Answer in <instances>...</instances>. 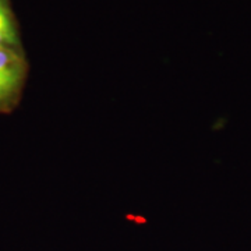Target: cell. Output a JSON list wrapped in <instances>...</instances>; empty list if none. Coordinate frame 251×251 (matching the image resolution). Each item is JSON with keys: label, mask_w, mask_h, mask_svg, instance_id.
Instances as JSON below:
<instances>
[{"label": "cell", "mask_w": 251, "mask_h": 251, "mask_svg": "<svg viewBox=\"0 0 251 251\" xmlns=\"http://www.w3.org/2000/svg\"><path fill=\"white\" fill-rule=\"evenodd\" d=\"M18 45V36L13 18L4 1L0 0V48L14 49Z\"/></svg>", "instance_id": "obj_2"}, {"label": "cell", "mask_w": 251, "mask_h": 251, "mask_svg": "<svg viewBox=\"0 0 251 251\" xmlns=\"http://www.w3.org/2000/svg\"><path fill=\"white\" fill-rule=\"evenodd\" d=\"M25 75V64L14 49L0 48V108L13 102Z\"/></svg>", "instance_id": "obj_1"}]
</instances>
